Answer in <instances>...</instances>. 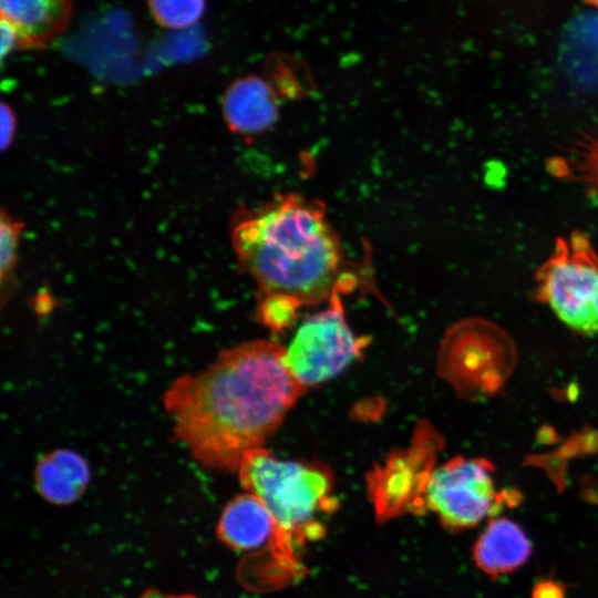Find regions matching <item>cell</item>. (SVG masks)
I'll use <instances>...</instances> for the list:
<instances>
[{"label":"cell","mask_w":598,"mask_h":598,"mask_svg":"<svg viewBox=\"0 0 598 598\" xmlns=\"http://www.w3.org/2000/svg\"><path fill=\"white\" fill-rule=\"evenodd\" d=\"M153 19L163 28L183 30L203 17L206 0H147Z\"/></svg>","instance_id":"cell-14"},{"label":"cell","mask_w":598,"mask_h":598,"mask_svg":"<svg viewBox=\"0 0 598 598\" xmlns=\"http://www.w3.org/2000/svg\"><path fill=\"white\" fill-rule=\"evenodd\" d=\"M237 472L243 487L262 502L277 524L270 549L299 561L297 548L323 535L320 517L337 507L331 475L318 465L279 460L262 447L246 452Z\"/></svg>","instance_id":"cell-3"},{"label":"cell","mask_w":598,"mask_h":598,"mask_svg":"<svg viewBox=\"0 0 598 598\" xmlns=\"http://www.w3.org/2000/svg\"><path fill=\"white\" fill-rule=\"evenodd\" d=\"M532 554V544L515 522L493 517L472 547L475 565L493 579L522 567Z\"/></svg>","instance_id":"cell-10"},{"label":"cell","mask_w":598,"mask_h":598,"mask_svg":"<svg viewBox=\"0 0 598 598\" xmlns=\"http://www.w3.org/2000/svg\"><path fill=\"white\" fill-rule=\"evenodd\" d=\"M532 598H565V590L558 581L545 579L534 586Z\"/></svg>","instance_id":"cell-19"},{"label":"cell","mask_w":598,"mask_h":598,"mask_svg":"<svg viewBox=\"0 0 598 598\" xmlns=\"http://www.w3.org/2000/svg\"><path fill=\"white\" fill-rule=\"evenodd\" d=\"M279 100L269 82L257 75L234 81L221 101L223 117L230 131L254 135L269 128L278 117Z\"/></svg>","instance_id":"cell-8"},{"label":"cell","mask_w":598,"mask_h":598,"mask_svg":"<svg viewBox=\"0 0 598 598\" xmlns=\"http://www.w3.org/2000/svg\"><path fill=\"white\" fill-rule=\"evenodd\" d=\"M587 3L594 6L598 10V0H585Z\"/></svg>","instance_id":"cell-22"},{"label":"cell","mask_w":598,"mask_h":598,"mask_svg":"<svg viewBox=\"0 0 598 598\" xmlns=\"http://www.w3.org/2000/svg\"><path fill=\"white\" fill-rule=\"evenodd\" d=\"M17 120L13 110L6 102H1V150H7L14 137Z\"/></svg>","instance_id":"cell-18"},{"label":"cell","mask_w":598,"mask_h":598,"mask_svg":"<svg viewBox=\"0 0 598 598\" xmlns=\"http://www.w3.org/2000/svg\"><path fill=\"white\" fill-rule=\"evenodd\" d=\"M368 341L348 326L340 291L330 297V307L311 316L298 328L285 348L283 361L305 386L316 385L339 374L364 349Z\"/></svg>","instance_id":"cell-6"},{"label":"cell","mask_w":598,"mask_h":598,"mask_svg":"<svg viewBox=\"0 0 598 598\" xmlns=\"http://www.w3.org/2000/svg\"><path fill=\"white\" fill-rule=\"evenodd\" d=\"M439 439L429 429L417 431L413 445L391 456L369 477L377 518L383 523L405 513L424 514L425 488L434 468Z\"/></svg>","instance_id":"cell-7"},{"label":"cell","mask_w":598,"mask_h":598,"mask_svg":"<svg viewBox=\"0 0 598 598\" xmlns=\"http://www.w3.org/2000/svg\"><path fill=\"white\" fill-rule=\"evenodd\" d=\"M283 355L276 341L244 342L167 388L163 403L175 436L199 464L237 471L244 454L280 425L306 390Z\"/></svg>","instance_id":"cell-1"},{"label":"cell","mask_w":598,"mask_h":598,"mask_svg":"<svg viewBox=\"0 0 598 598\" xmlns=\"http://www.w3.org/2000/svg\"><path fill=\"white\" fill-rule=\"evenodd\" d=\"M231 240L241 269L265 296L303 306L353 287L354 278L341 272L342 249L323 209L302 197L281 196L240 210Z\"/></svg>","instance_id":"cell-2"},{"label":"cell","mask_w":598,"mask_h":598,"mask_svg":"<svg viewBox=\"0 0 598 598\" xmlns=\"http://www.w3.org/2000/svg\"><path fill=\"white\" fill-rule=\"evenodd\" d=\"M564 44L567 60L574 65L598 70V12L575 17L567 25Z\"/></svg>","instance_id":"cell-13"},{"label":"cell","mask_w":598,"mask_h":598,"mask_svg":"<svg viewBox=\"0 0 598 598\" xmlns=\"http://www.w3.org/2000/svg\"><path fill=\"white\" fill-rule=\"evenodd\" d=\"M492 462L483 457L455 456L434 466L425 488V508L441 524L460 532L493 518L506 506H515L518 491L497 488Z\"/></svg>","instance_id":"cell-5"},{"label":"cell","mask_w":598,"mask_h":598,"mask_svg":"<svg viewBox=\"0 0 598 598\" xmlns=\"http://www.w3.org/2000/svg\"><path fill=\"white\" fill-rule=\"evenodd\" d=\"M72 0H0L1 19L16 30L21 48H42L68 28Z\"/></svg>","instance_id":"cell-9"},{"label":"cell","mask_w":598,"mask_h":598,"mask_svg":"<svg viewBox=\"0 0 598 598\" xmlns=\"http://www.w3.org/2000/svg\"><path fill=\"white\" fill-rule=\"evenodd\" d=\"M140 598H197L193 595H167L157 589H148Z\"/></svg>","instance_id":"cell-21"},{"label":"cell","mask_w":598,"mask_h":598,"mask_svg":"<svg viewBox=\"0 0 598 598\" xmlns=\"http://www.w3.org/2000/svg\"><path fill=\"white\" fill-rule=\"evenodd\" d=\"M24 225L16 220L4 208L0 216V271L1 282L11 279L18 261V249Z\"/></svg>","instance_id":"cell-15"},{"label":"cell","mask_w":598,"mask_h":598,"mask_svg":"<svg viewBox=\"0 0 598 598\" xmlns=\"http://www.w3.org/2000/svg\"><path fill=\"white\" fill-rule=\"evenodd\" d=\"M277 534V524L269 511L248 492L237 495L225 506L217 525L219 539L236 550L270 546Z\"/></svg>","instance_id":"cell-11"},{"label":"cell","mask_w":598,"mask_h":598,"mask_svg":"<svg viewBox=\"0 0 598 598\" xmlns=\"http://www.w3.org/2000/svg\"><path fill=\"white\" fill-rule=\"evenodd\" d=\"M577 172L598 193V137L580 155Z\"/></svg>","instance_id":"cell-17"},{"label":"cell","mask_w":598,"mask_h":598,"mask_svg":"<svg viewBox=\"0 0 598 598\" xmlns=\"http://www.w3.org/2000/svg\"><path fill=\"white\" fill-rule=\"evenodd\" d=\"M535 297L569 329L598 334V256L589 238H558L535 276Z\"/></svg>","instance_id":"cell-4"},{"label":"cell","mask_w":598,"mask_h":598,"mask_svg":"<svg viewBox=\"0 0 598 598\" xmlns=\"http://www.w3.org/2000/svg\"><path fill=\"white\" fill-rule=\"evenodd\" d=\"M90 482V467L79 453L59 448L41 457L35 466L38 493L53 504L75 502Z\"/></svg>","instance_id":"cell-12"},{"label":"cell","mask_w":598,"mask_h":598,"mask_svg":"<svg viewBox=\"0 0 598 598\" xmlns=\"http://www.w3.org/2000/svg\"><path fill=\"white\" fill-rule=\"evenodd\" d=\"M1 59H4L7 54L17 48H21L20 39L14 28L1 19Z\"/></svg>","instance_id":"cell-20"},{"label":"cell","mask_w":598,"mask_h":598,"mask_svg":"<svg viewBox=\"0 0 598 598\" xmlns=\"http://www.w3.org/2000/svg\"><path fill=\"white\" fill-rule=\"evenodd\" d=\"M301 303L285 296H265L258 308L260 321L275 332L289 327L297 317Z\"/></svg>","instance_id":"cell-16"}]
</instances>
